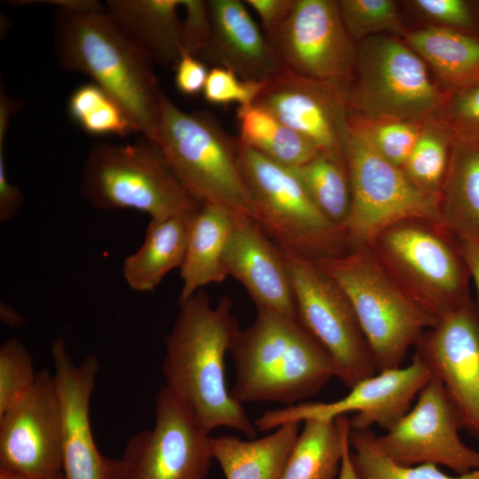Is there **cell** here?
<instances>
[{"label": "cell", "mask_w": 479, "mask_h": 479, "mask_svg": "<svg viewBox=\"0 0 479 479\" xmlns=\"http://www.w3.org/2000/svg\"><path fill=\"white\" fill-rule=\"evenodd\" d=\"M455 139L443 118L426 122L402 168L412 183L437 199Z\"/></svg>", "instance_id": "4dcf8cb0"}, {"label": "cell", "mask_w": 479, "mask_h": 479, "mask_svg": "<svg viewBox=\"0 0 479 479\" xmlns=\"http://www.w3.org/2000/svg\"><path fill=\"white\" fill-rule=\"evenodd\" d=\"M404 38L431 67L447 94L479 83V36L433 26L410 31Z\"/></svg>", "instance_id": "4316f807"}, {"label": "cell", "mask_w": 479, "mask_h": 479, "mask_svg": "<svg viewBox=\"0 0 479 479\" xmlns=\"http://www.w3.org/2000/svg\"><path fill=\"white\" fill-rule=\"evenodd\" d=\"M0 479H35L23 474L0 467Z\"/></svg>", "instance_id": "7dc6e473"}, {"label": "cell", "mask_w": 479, "mask_h": 479, "mask_svg": "<svg viewBox=\"0 0 479 479\" xmlns=\"http://www.w3.org/2000/svg\"><path fill=\"white\" fill-rule=\"evenodd\" d=\"M476 287L479 299V241L472 239H453Z\"/></svg>", "instance_id": "ee69618b"}, {"label": "cell", "mask_w": 479, "mask_h": 479, "mask_svg": "<svg viewBox=\"0 0 479 479\" xmlns=\"http://www.w3.org/2000/svg\"><path fill=\"white\" fill-rule=\"evenodd\" d=\"M237 118L239 142L278 163L298 167L319 153L306 138L259 106L239 107Z\"/></svg>", "instance_id": "f1b7e54d"}, {"label": "cell", "mask_w": 479, "mask_h": 479, "mask_svg": "<svg viewBox=\"0 0 479 479\" xmlns=\"http://www.w3.org/2000/svg\"><path fill=\"white\" fill-rule=\"evenodd\" d=\"M193 216L150 220L143 243L123 261L122 276L130 289L153 292L169 271L181 267Z\"/></svg>", "instance_id": "d4e9b609"}, {"label": "cell", "mask_w": 479, "mask_h": 479, "mask_svg": "<svg viewBox=\"0 0 479 479\" xmlns=\"http://www.w3.org/2000/svg\"><path fill=\"white\" fill-rule=\"evenodd\" d=\"M0 315L2 321L9 326H20L24 323L22 316L15 309L6 303H1Z\"/></svg>", "instance_id": "bcb514c9"}, {"label": "cell", "mask_w": 479, "mask_h": 479, "mask_svg": "<svg viewBox=\"0 0 479 479\" xmlns=\"http://www.w3.org/2000/svg\"><path fill=\"white\" fill-rule=\"evenodd\" d=\"M412 4L442 27L468 32L474 26L470 4L463 0H415Z\"/></svg>", "instance_id": "ab89813d"}, {"label": "cell", "mask_w": 479, "mask_h": 479, "mask_svg": "<svg viewBox=\"0 0 479 479\" xmlns=\"http://www.w3.org/2000/svg\"><path fill=\"white\" fill-rule=\"evenodd\" d=\"M184 19L181 22L182 52L200 58L207 50L212 33L208 1L181 0Z\"/></svg>", "instance_id": "f35d334b"}, {"label": "cell", "mask_w": 479, "mask_h": 479, "mask_svg": "<svg viewBox=\"0 0 479 479\" xmlns=\"http://www.w3.org/2000/svg\"><path fill=\"white\" fill-rule=\"evenodd\" d=\"M245 4L258 15L261 28L270 39L289 14L294 0H246Z\"/></svg>", "instance_id": "b9f144b4"}, {"label": "cell", "mask_w": 479, "mask_h": 479, "mask_svg": "<svg viewBox=\"0 0 479 479\" xmlns=\"http://www.w3.org/2000/svg\"><path fill=\"white\" fill-rule=\"evenodd\" d=\"M155 144L201 204L222 206L256 222L255 207L240 167L239 141L210 114L185 112L163 92Z\"/></svg>", "instance_id": "5b68a950"}, {"label": "cell", "mask_w": 479, "mask_h": 479, "mask_svg": "<svg viewBox=\"0 0 479 479\" xmlns=\"http://www.w3.org/2000/svg\"><path fill=\"white\" fill-rule=\"evenodd\" d=\"M446 99L406 43L383 34L359 43L346 90L349 111L366 118L428 122L443 118Z\"/></svg>", "instance_id": "ba28073f"}, {"label": "cell", "mask_w": 479, "mask_h": 479, "mask_svg": "<svg viewBox=\"0 0 479 479\" xmlns=\"http://www.w3.org/2000/svg\"><path fill=\"white\" fill-rule=\"evenodd\" d=\"M224 263L228 276L244 287L257 310L297 319L290 274L283 252L254 219L235 215Z\"/></svg>", "instance_id": "ffe728a7"}, {"label": "cell", "mask_w": 479, "mask_h": 479, "mask_svg": "<svg viewBox=\"0 0 479 479\" xmlns=\"http://www.w3.org/2000/svg\"><path fill=\"white\" fill-rule=\"evenodd\" d=\"M4 139H0V220L6 223L18 214L23 202L20 190L13 185L7 177Z\"/></svg>", "instance_id": "7bdbcfd3"}, {"label": "cell", "mask_w": 479, "mask_h": 479, "mask_svg": "<svg viewBox=\"0 0 479 479\" xmlns=\"http://www.w3.org/2000/svg\"><path fill=\"white\" fill-rule=\"evenodd\" d=\"M431 378L427 366L414 355L405 366L381 370L359 381L338 400L294 404L267 411L254 423L258 431H271L286 423L335 420L354 413L349 419L352 429L378 426L387 430L409 411L414 397Z\"/></svg>", "instance_id": "4fadbf2b"}, {"label": "cell", "mask_w": 479, "mask_h": 479, "mask_svg": "<svg viewBox=\"0 0 479 479\" xmlns=\"http://www.w3.org/2000/svg\"><path fill=\"white\" fill-rule=\"evenodd\" d=\"M443 119L456 139L479 145V83L448 93Z\"/></svg>", "instance_id": "8d00e7d4"}, {"label": "cell", "mask_w": 479, "mask_h": 479, "mask_svg": "<svg viewBox=\"0 0 479 479\" xmlns=\"http://www.w3.org/2000/svg\"><path fill=\"white\" fill-rule=\"evenodd\" d=\"M63 425L64 479H125L121 459L104 456L94 441L90 421V398L99 365L94 355L76 365L62 338L51 349Z\"/></svg>", "instance_id": "ac0fdd59"}, {"label": "cell", "mask_w": 479, "mask_h": 479, "mask_svg": "<svg viewBox=\"0 0 479 479\" xmlns=\"http://www.w3.org/2000/svg\"><path fill=\"white\" fill-rule=\"evenodd\" d=\"M397 284L439 319L471 299L470 274L453 238L437 224H395L368 245Z\"/></svg>", "instance_id": "52a82bcc"}, {"label": "cell", "mask_w": 479, "mask_h": 479, "mask_svg": "<svg viewBox=\"0 0 479 479\" xmlns=\"http://www.w3.org/2000/svg\"><path fill=\"white\" fill-rule=\"evenodd\" d=\"M414 355L441 382L461 428L479 440V310L472 300L427 330Z\"/></svg>", "instance_id": "e0dca14e"}, {"label": "cell", "mask_w": 479, "mask_h": 479, "mask_svg": "<svg viewBox=\"0 0 479 479\" xmlns=\"http://www.w3.org/2000/svg\"><path fill=\"white\" fill-rule=\"evenodd\" d=\"M441 226L479 241V145L455 139L438 195Z\"/></svg>", "instance_id": "484cf974"}, {"label": "cell", "mask_w": 479, "mask_h": 479, "mask_svg": "<svg viewBox=\"0 0 479 479\" xmlns=\"http://www.w3.org/2000/svg\"><path fill=\"white\" fill-rule=\"evenodd\" d=\"M299 433L290 422L259 439L210 436L211 454L225 479H280Z\"/></svg>", "instance_id": "cb8c5ba5"}, {"label": "cell", "mask_w": 479, "mask_h": 479, "mask_svg": "<svg viewBox=\"0 0 479 479\" xmlns=\"http://www.w3.org/2000/svg\"><path fill=\"white\" fill-rule=\"evenodd\" d=\"M311 259L349 302L377 372L402 366L410 348L436 324L438 319L397 284L368 246Z\"/></svg>", "instance_id": "277c9868"}, {"label": "cell", "mask_w": 479, "mask_h": 479, "mask_svg": "<svg viewBox=\"0 0 479 479\" xmlns=\"http://www.w3.org/2000/svg\"><path fill=\"white\" fill-rule=\"evenodd\" d=\"M375 436L370 429L350 428L351 455L361 479H479V467L452 475L431 463L412 466L397 463L378 448Z\"/></svg>", "instance_id": "1f68e13d"}, {"label": "cell", "mask_w": 479, "mask_h": 479, "mask_svg": "<svg viewBox=\"0 0 479 479\" xmlns=\"http://www.w3.org/2000/svg\"><path fill=\"white\" fill-rule=\"evenodd\" d=\"M338 6L344 27L353 43L385 32L401 37H405L408 33L392 0H340Z\"/></svg>", "instance_id": "e575fe53"}, {"label": "cell", "mask_w": 479, "mask_h": 479, "mask_svg": "<svg viewBox=\"0 0 479 479\" xmlns=\"http://www.w3.org/2000/svg\"><path fill=\"white\" fill-rule=\"evenodd\" d=\"M239 161L256 223L280 248L310 258L349 250L342 229L317 208L290 168L240 142Z\"/></svg>", "instance_id": "30bf717a"}, {"label": "cell", "mask_w": 479, "mask_h": 479, "mask_svg": "<svg viewBox=\"0 0 479 479\" xmlns=\"http://www.w3.org/2000/svg\"><path fill=\"white\" fill-rule=\"evenodd\" d=\"M253 105L269 111L319 153L345 160L349 107L344 89L285 68L266 82Z\"/></svg>", "instance_id": "d6986e66"}, {"label": "cell", "mask_w": 479, "mask_h": 479, "mask_svg": "<svg viewBox=\"0 0 479 479\" xmlns=\"http://www.w3.org/2000/svg\"><path fill=\"white\" fill-rule=\"evenodd\" d=\"M265 83L244 81L228 68L214 67L208 72L202 93L204 98L213 105L237 103L239 107L249 106Z\"/></svg>", "instance_id": "74e56055"}, {"label": "cell", "mask_w": 479, "mask_h": 479, "mask_svg": "<svg viewBox=\"0 0 479 479\" xmlns=\"http://www.w3.org/2000/svg\"><path fill=\"white\" fill-rule=\"evenodd\" d=\"M179 312L165 338V388L207 433L225 427L255 438L257 428L229 391L225 356L240 328L232 302L212 305L204 290L178 300Z\"/></svg>", "instance_id": "6da1fadb"}, {"label": "cell", "mask_w": 479, "mask_h": 479, "mask_svg": "<svg viewBox=\"0 0 479 479\" xmlns=\"http://www.w3.org/2000/svg\"><path fill=\"white\" fill-rule=\"evenodd\" d=\"M229 353L235 365L231 394L241 404L292 405L336 375L331 357L298 319L271 311L257 310L249 326L239 328Z\"/></svg>", "instance_id": "3957f363"}, {"label": "cell", "mask_w": 479, "mask_h": 479, "mask_svg": "<svg viewBox=\"0 0 479 479\" xmlns=\"http://www.w3.org/2000/svg\"><path fill=\"white\" fill-rule=\"evenodd\" d=\"M33 358L23 343L15 338L0 347V413L19 401L36 379Z\"/></svg>", "instance_id": "d590c367"}, {"label": "cell", "mask_w": 479, "mask_h": 479, "mask_svg": "<svg viewBox=\"0 0 479 479\" xmlns=\"http://www.w3.org/2000/svg\"><path fill=\"white\" fill-rule=\"evenodd\" d=\"M280 249L290 274L297 319L331 357L335 377L349 389L376 373L372 351L343 292L311 258Z\"/></svg>", "instance_id": "8fae6325"}, {"label": "cell", "mask_w": 479, "mask_h": 479, "mask_svg": "<svg viewBox=\"0 0 479 479\" xmlns=\"http://www.w3.org/2000/svg\"><path fill=\"white\" fill-rule=\"evenodd\" d=\"M235 213L216 204H202L193 216L186 250L180 269L185 300L207 285L222 283L229 277L224 251L232 233Z\"/></svg>", "instance_id": "603a6c76"}, {"label": "cell", "mask_w": 479, "mask_h": 479, "mask_svg": "<svg viewBox=\"0 0 479 479\" xmlns=\"http://www.w3.org/2000/svg\"><path fill=\"white\" fill-rule=\"evenodd\" d=\"M212 33L199 58L228 68L244 81L265 82L285 68L269 40L240 0L208 1Z\"/></svg>", "instance_id": "44dd1931"}, {"label": "cell", "mask_w": 479, "mask_h": 479, "mask_svg": "<svg viewBox=\"0 0 479 479\" xmlns=\"http://www.w3.org/2000/svg\"><path fill=\"white\" fill-rule=\"evenodd\" d=\"M336 479H361L353 462L349 436L344 444L341 468Z\"/></svg>", "instance_id": "f6af8a7d"}, {"label": "cell", "mask_w": 479, "mask_h": 479, "mask_svg": "<svg viewBox=\"0 0 479 479\" xmlns=\"http://www.w3.org/2000/svg\"><path fill=\"white\" fill-rule=\"evenodd\" d=\"M207 67L200 59L183 51L175 67V84L185 96H196L203 91L208 75Z\"/></svg>", "instance_id": "60d3db41"}, {"label": "cell", "mask_w": 479, "mask_h": 479, "mask_svg": "<svg viewBox=\"0 0 479 479\" xmlns=\"http://www.w3.org/2000/svg\"><path fill=\"white\" fill-rule=\"evenodd\" d=\"M344 158L351 200L342 231L349 249L368 245L382 231L403 221L441 225L437 197L418 187L402 168L380 155L349 123Z\"/></svg>", "instance_id": "9c48e42d"}, {"label": "cell", "mask_w": 479, "mask_h": 479, "mask_svg": "<svg viewBox=\"0 0 479 479\" xmlns=\"http://www.w3.org/2000/svg\"><path fill=\"white\" fill-rule=\"evenodd\" d=\"M59 67L90 76L127 112L142 137L155 143L163 91L153 62L105 9H59L53 30Z\"/></svg>", "instance_id": "7a4b0ae2"}, {"label": "cell", "mask_w": 479, "mask_h": 479, "mask_svg": "<svg viewBox=\"0 0 479 479\" xmlns=\"http://www.w3.org/2000/svg\"><path fill=\"white\" fill-rule=\"evenodd\" d=\"M290 169L317 208L342 229L351 200L345 160L318 153L306 163Z\"/></svg>", "instance_id": "f546056e"}, {"label": "cell", "mask_w": 479, "mask_h": 479, "mask_svg": "<svg viewBox=\"0 0 479 479\" xmlns=\"http://www.w3.org/2000/svg\"><path fill=\"white\" fill-rule=\"evenodd\" d=\"M349 432L346 416L304 420L280 479L337 478Z\"/></svg>", "instance_id": "83f0119b"}, {"label": "cell", "mask_w": 479, "mask_h": 479, "mask_svg": "<svg viewBox=\"0 0 479 479\" xmlns=\"http://www.w3.org/2000/svg\"><path fill=\"white\" fill-rule=\"evenodd\" d=\"M63 425L54 375L37 373L31 389L0 413V467L35 479L62 474Z\"/></svg>", "instance_id": "2e32d148"}, {"label": "cell", "mask_w": 479, "mask_h": 479, "mask_svg": "<svg viewBox=\"0 0 479 479\" xmlns=\"http://www.w3.org/2000/svg\"><path fill=\"white\" fill-rule=\"evenodd\" d=\"M67 107L74 121L89 134L125 137L137 132L124 108L94 82L76 88Z\"/></svg>", "instance_id": "d6a6232c"}, {"label": "cell", "mask_w": 479, "mask_h": 479, "mask_svg": "<svg viewBox=\"0 0 479 479\" xmlns=\"http://www.w3.org/2000/svg\"><path fill=\"white\" fill-rule=\"evenodd\" d=\"M181 0H108L105 9L126 36L153 62L175 67L182 54Z\"/></svg>", "instance_id": "7402d4cb"}, {"label": "cell", "mask_w": 479, "mask_h": 479, "mask_svg": "<svg viewBox=\"0 0 479 479\" xmlns=\"http://www.w3.org/2000/svg\"><path fill=\"white\" fill-rule=\"evenodd\" d=\"M460 428L441 382L432 377L415 404L383 435L375 436V442L397 463H431L461 475L479 467V451L463 442Z\"/></svg>", "instance_id": "9a60e30c"}, {"label": "cell", "mask_w": 479, "mask_h": 479, "mask_svg": "<svg viewBox=\"0 0 479 479\" xmlns=\"http://www.w3.org/2000/svg\"><path fill=\"white\" fill-rule=\"evenodd\" d=\"M426 122L366 118L349 110L348 123L383 158L403 168Z\"/></svg>", "instance_id": "836d02e7"}, {"label": "cell", "mask_w": 479, "mask_h": 479, "mask_svg": "<svg viewBox=\"0 0 479 479\" xmlns=\"http://www.w3.org/2000/svg\"><path fill=\"white\" fill-rule=\"evenodd\" d=\"M51 479H64V477H63V475L60 474V475H57V476H55L53 478H51Z\"/></svg>", "instance_id": "c3c4849f"}, {"label": "cell", "mask_w": 479, "mask_h": 479, "mask_svg": "<svg viewBox=\"0 0 479 479\" xmlns=\"http://www.w3.org/2000/svg\"><path fill=\"white\" fill-rule=\"evenodd\" d=\"M268 40L287 70L347 90L354 75L357 48L342 23L338 1L294 0Z\"/></svg>", "instance_id": "7c38bea8"}, {"label": "cell", "mask_w": 479, "mask_h": 479, "mask_svg": "<svg viewBox=\"0 0 479 479\" xmlns=\"http://www.w3.org/2000/svg\"><path fill=\"white\" fill-rule=\"evenodd\" d=\"M153 428L134 434L122 457L125 479H205L213 459L209 434L163 386Z\"/></svg>", "instance_id": "5bb4252c"}, {"label": "cell", "mask_w": 479, "mask_h": 479, "mask_svg": "<svg viewBox=\"0 0 479 479\" xmlns=\"http://www.w3.org/2000/svg\"><path fill=\"white\" fill-rule=\"evenodd\" d=\"M82 195L101 209H131L151 219L193 216L201 207L157 144H96L85 161Z\"/></svg>", "instance_id": "8992f818"}]
</instances>
